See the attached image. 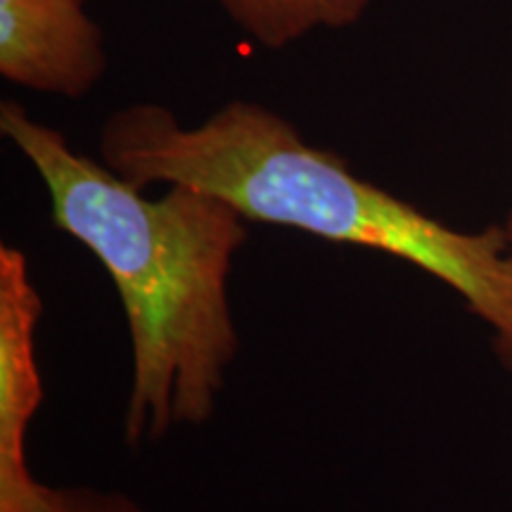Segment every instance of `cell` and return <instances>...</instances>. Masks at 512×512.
<instances>
[{
  "label": "cell",
  "instance_id": "1",
  "mask_svg": "<svg viewBox=\"0 0 512 512\" xmlns=\"http://www.w3.org/2000/svg\"><path fill=\"white\" fill-rule=\"evenodd\" d=\"M0 133L41 178L53 226L86 247L117 287L133 356L126 446L207 425L240 356L228 280L249 221L190 185L150 197L15 100L0 102Z\"/></svg>",
  "mask_w": 512,
  "mask_h": 512
},
{
  "label": "cell",
  "instance_id": "2",
  "mask_svg": "<svg viewBox=\"0 0 512 512\" xmlns=\"http://www.w3.org/2000/svg\"><path fill=\"white\" fill-rule=\"evenodd\" d=\"M100 159L126 181L190 185L233 204L249 223L292 228L406 261L463 299L512 373V247L503 226L458 230L358 176L311 145L283 114L230 100L188 126L166 105L133 102L105 119Z\"/></svg>",
  "mask_w": 512,
  "mask_h": 512
},
{
  "label": "cell",
  "instance_id": "3",
  "mask_svg": "<svg viewBox=\"0 0 512 512\" xmlns=\"http://www.w3.org/2000/svg\"><path fill=\"white\" fill-rule=\"evenodd\" d=\"M43 299L27 254L0 247V512H64L62 486L38 482L29 432L43 403L36 358Z\"/></svg>",
  "mask_w": 512,
  "mask_h": 512
},
{
  "label": "cell",
  "instance_id": "4",
  "mask_svg": "<svg viewBox=\"0 0 512 512\" xmlns=\"http://www.w3.org/2000/svg\"><path fill=\"white\" fill-rule=\"evenodd\" d=\"M107 72L86 0H0V76L43 95L86 98Z\"/></svg>",
  "mask_w": 512,
  "mask_h": 512
},
{
  "label": "cell",
  "instance_id": "5",
  "mask_svg": "<svg viewBox=\"0 0 512 512\" xmlns=\"http://www.w3.org/2000/svg\"><path fill=\"white\" fill-rule=\"evenodd\" d=\"M375 0H221L223 10L254 43L280 50L320 29L361 22Z\"/></svg>",
  "mask_w": 512,
  "mask_h": 512
},
{
  "label": "cell",
  "instance_id": "6",
  "mask_svg": "<svg viewBox=\"0 0 512 512\" xmlns=\"http://www.w3.org/2000/svg\"><path fill=\"white\" fill-rule=\"evenodd\" d=\"M64 512H147L136 498L95 486H62Z\"/></svg>",
  "mask_w": 512,
  "mask_h": 512
},
{
  "label": "cell",
  "instance_id": "7",
  "mask_svg": "<svg viewBox=\"0 0 512 512\" xmlns=\"http://www.w3.org/2000/svg\"><path fill=\"white\" fill-rule=\"evenodd\" d=\"M503 230H505V235H508V242H510V247H512V211H510L508 219H505V223H503Z\"/></svg>",
  "mask_w": 512,
  "mask_h": 512
}]
</instances>
